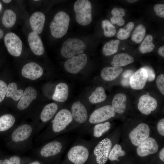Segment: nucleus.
I'll list each match as a JSON object with an SVG mask.
<instances>
[{
  "instance_id": "obj_4",
  "label": "nucleus",
  "mask_w": 164,
  "mask_h": 164,
  "mask_svg": "<svg viewBox=\"0 0 164 164\" xmlns=\"http://www.w3.org/2000/svg\"><path fill=\"white\" fill-rule=\"evenodd\" d=\"M87 61V56L85 54L75 55L66 60L64 64V68L68 72L75 74L85 67Z\"/></svg>"
},
{
  "instance_id": "obj_44",
  "label": "nucleus",
  "mask_w": 164,
  "mask_h": 164,
  "mask_svg": "<svg viewBox=\"0 0 164 164\" xmlns=\"http://www.w3.org/2000/svg\"><path fill=\"white\" fill-rule=\"evenodd\" d=\"M11 164H20L21 160L20 158L17 156H13L10 158L9 159Z\"/></svg>"
},
{
  "instance_id": "obj_11",
  "label": "nucleus",
  "mask_w": 164,
  "mask_h": 164,
  "mask_svg": "<svg viewBox=\"0 0 164 164\" xmlns=\"http://www.w3.org/2000/svg\"><path fill=\"white\" fill-rule=\"evenodd\" d=\"M159 145L155 140L148 137L142 141L138 146L136 152L138 155L145 157L157 152Z\"/></svg>"
},
{
  "instance_id": "obj_40",
  "label": "nucleus",
  "mask_w": 164,
  "mask_h": 164,
  "mask_svg": "<svg viewBox=\"0 0 164 164\" xmlns=\"http://www.w3.org/2000/svg\"><path fill=\"white\" fill-rule=\"evenodd\" d=\"M7 86L3 81L0 80V103L4 99L6 94Z\"/></svg>"
},
{
  "instance_id": "obj_36",
  "label": "nucleus",
  "mask_w": 164,
  "mask_h": 164,
  "mask_svg": "<svg viewBox=\"0 0 164 164\" xmlns=\"http://www.w3.org/2000/svg\"><path fill=\"white\" fill-rule=\"evenodd\" d=\"M101 25L104 35L105 36L111 37L115 35L116 33V29L108 20H103Z\"/></svg>"
},
{
  "instance_id": "obj_9",
  "label": "nucleus",
  "mask_w": 164,
  "mask_h": 164,
  "mask_svg": "<svg viewBox=\"0 0 164 164\" xmlns=\"http://www.w3.org/2000/svg\"><path fill=\"white\" fill-rule=\"evenodd\" d=\"M89 155L87 149L81 145L74 146L67 153L69 160L74 164H83L87 160Z\"/></svg>"
},
{
  "instance_id": "obj_5",
  "label": "nucleus",
  "mask_w": 164,
  "mask_h": 164,
  "mask_svg": "<svg viewBox=\"0 0 164 164\" xmlns=\"http://www.w3.org/2000/svg\"><path fill=\"white\" fill-rule=\"evenodd\" d=\"M4 41L7 50L11 55L16 57L21 55L22 43L17 35L13 32H9L5 36Z\"/></svg>"
},
{
  "instance_id": "obj_39",
  "label": "nucleus",
  "mask_w": 164,
  "mask_h": 164,
  "mask_svg": "<svg viewBox=\"0 0 164 164\" xmlns=\"http://www.w3.org/2000/svg\"><path fill=\"white\" fill-rule=\"evenodd\" d=\"M156 83L158 88L163 95L164 94V75L160 74L157 77Z\"/></svg>"
},
{
  "instance_id": "obj_27",
  "label": "nucleus",
  "mask_w": 164,
  "mask_h": 164,
  "mask_svg": "<svg viewBox=\"0 0 164 164\" xmlns=\"http://www.w3.org/2000/svg\"><path fill=\"white\" fill-rule=\"evenodd\" d=\"M107 97L104 89L98 87L92 93L89 97V100L92 104H96L104 101Z\"/></svg>"
},
{
  "instance_id": "obj_3",
  "label": "nucleus",
  "mask_w": 164,
  "mask_h": 164,
  "mask_svg": "<svg viewBox=\"0 0 164 164\" xmlns=\"http://www.w3.org/2000/svg\"><path fill=\"white\" fill-rule=\"evenodd\" d=\"M86 45L82 40L69 38L63 43L61 50L62 55L69 58L77 55L82 54Z\"/></svg>"
},
{
  "instance_id": "obj_52",
  "label": "nucleus",
  "mask_w": 164,
  "mask_h": 164,
  "mask_svg": "<svg viewBox=\"0 0 164 164\" xmlns=\"http://www.w3.org/2000/svg\"><path fill=\"white\" fill-rule=\"evenodd\" d=\"M3 160H0V164H3Z\"/></svg>"
},
{
  "instance_id": "obj_53",
  "label": "nucleus",
  "mask_w": 164,
  "mask_h": 164,
  "mask_svg": "<svg viewBox=\"0 0 164 164\" xmlns=\"http://www.w3.org/2000/svg\"><path fill=\"white\" fill-rule=\"evenodd\" d=\"M39 0H34V1H39Z\"/></svg>"
},
{
  "instance_id": "obj_33",
  "label": "nucleus",
  "mask_w": 164,
  "mask_h": 164,
  "mask_svg": "<svg viewBox=\"0 0 164 164\" xmlns=\"http://www.w3.org/2000/svg\"><path fill=\"white\" fill-rule=\"evenodd\" d=\"M145 33L146 29L145 26L142 24H139L133 31L132 36V39L136 43H139L143 40Z\"/></svg>"
},
{
  "instance_id": "obj_6",
  "label": "nucleus",
  "mask_w": 164,
  "mask_h": 164,
  "mask_svg": "<svg viewBox=\"0 0 164 164\" xmlns=\"http://www.w3.org/2000/svg\"><path fill=\"white\" fill-rule=\"evenodd\" d=\"M70 111L66 109L60 110L56 114L53 121L52 128L55 132H59L63 130L73 120Z\"/></svg>"
},
{
  "instance_id": "obj_28",
  "label": "nucleus",
  "mask_w": 164,
  "mask_h": 164,
  "mask_svg": "<svg viewBox=\"0 0 164 164\" xmlns=\"http://www.w3.org/2000/svg\"><path fill=\"white\" fill-rule=\"evenodd\" d=\"M18 86L14 82L10 83L7 86L6 96L11 97L15 101H17L20 99L24 91L22 89H17Z\"/></svg>"
},
{
  "instance_id": "obj_29",
  "label": "nucleus",
  "mask_w": 164,
  "mask_h": 164,
  "mask_svg": "<svg viewBox=\"0 0 164 164\" xmlns=\"http://www.w3.org/2000/svg\"><path fill=\"white\" fill-rule=\"evenodd\" d=\"M15 121L14 117L11 114H6L0 117V131L8 130L12 127Z\"/></svg>"
},
{
  "instance_id": "obj_25",
  "label": "nucleus",
  "mask_w": 164,
  "mask_h": 164,
  "mask_svg": "<svg viewBox=\"0 0 164 164\" xmlns=\"http://www.w3.org/2000/svg\"><path fill=\"white\" fill-rule=\"evenodd\" d=\"M58 109V106L55 103L49 104L45 106L41 112L40 118L44 122L49 121L54 116Z\"/></svg>"
},
{
  "instance_id": "obj_23",
  "label": "nucleus",
  "mask_w": 164,
  "mask_h": 164,
  "mask_svg": "<svg viewBox=\"0 0 164 164\" xmlns=\"http://www.w3.org/2000/svg\"><path fill=\"white\" fill-rule=\"evenodd\" d=\"M122 71L123 69L121 67H105L101 70V75L104 80L107 81H111L117 78Z\"/></svg>"
},
{
  "instance_id": "obj_54",
  "label": "nucleus",
  "mask_w": 164,
  "mask_h": 164,
  "mask_svg": "<svg viewBox=\"0 0 164 164\" xmlns=\"http://www.w3.org/2000/svg\"><path fill=\"white\" fill-rule=\"evenodd\" d=\"M0 8H1V6H0Z\"/></svg>"
},
{
  "instance_id": "obj_38",
  "label": "nucleus",
  "mask_w": 164,
  "mask_h": 164,
  "mask_svg": "<svg viewBox=\"0 0 164 164\" xmlns=\"http://www.w3.org/2000/svg\"><path fill=\"white\" fill-rule=\"evenodd\" d=\"M133 73V71L132 70H127L123 73L121 83L124 86H126L130 85V78Z\"/></svg>"
},
{
  "instance_id": "obj_31",
  "label": "nucleus",
  "mask_w": 164,
  "mask_h": 164,
  "mask_svg": "<svg viewBox=\"0 0 164 164\" xmlns=\"http://www.w3.org/2000/svg\"><path fill=\"white\" fill-rule=\"evenodd\" d=\"M16 20V15L15 12L11 9H7L4 12L2 19L3 26L7 28H10L15 24Z\"/></svg>"
},
{
  "instance_id": "obj_22",
  "label": "nucleus",
  "mask_w": 164,
  "mask_h": 164,
  "mask_svg": "<svg viewBox=\"0 0 164 164\" xmlns=\"http://www.w3.org/2000/svg\"><path fill=\"white\" fill-rule=\"evenodd\" d=\"M68 94L69 89L67 84L64 83H60L56 85L52 98L54 101L63 102L67 100Z\"/></svg>"
},
{
  "instance_id": "obj_43",
  "label": "nucleus",
  "mask_w": 164,
  "mask_h": 164,
  "mask_svg": "<svg viewBox=\"0 0 164 164\" xmlns=\"http://www.w3.org/2000/svg\"><path fill=\"white\" fill-rule=\"evenodd\" d=\"M158 132L162 136H164V119L162 118L158 122L157 125Z\"/></svg>"
},
{
  "instance_id": "obj_8",
  "label": "nucleus",
  "mask_w": 164,
  "mask_h": 164,
  "mask_svg": "<svg viewBox=\"0 0 164 164\" xmlns=\"http://www.w3.org/2000/svg\"><path fill=\"white\" fill-rule=\"evenodd\" d=\"M115 114L111 105H105L95 110L91 115L89 121L92 124L99 123L114 117Z\"/></svg>"
},
{
  "instance_id": "obj_46",
  "label": "nucleus",
  "mask_w": 164,
  "mask_h": 164,
  "mask_svg": "<svg viewBox=\"0 0 164 164\" xmlns=\"http://www.w3.org/2000/svg\"><path fill=\"white\" fill-rule=\"evenodd\" d=\"M160 159L163 162L164 161V148L163 147L160 150L159 153Z\"/></svg>"
},
{
  "instance_id": "obj_18",
  "label": "nucleus",
  "mask_w": 164,
  "mask_h": 164,
  "mask_svg": "<svg viewBox=\"0 0 164 164\" xmlns=\"http://www.w3.org/2000/svg\"><path fill=\"white\" fill-rule=\"evenodd\" d=\"M28 40L30 48L35 55L40 56L43 54L44 49L43 43L37 34L33 32H30L28 36Z\"/></svg>"
},
{
  "instance_id": "obj_21",
  "label": "nucleus",
  "mask_w": 164,
  "mask_h": 164,
  "mask_svg": "<svg viewBox=\"0 0 164 164\" xmlns=\"http://www.w3.org/2000/svg\"><path fill=\"white\" fill-rule=\"evenodd\" d=\"M127 97L123 93H119L114 97L112 102V107L116 113L121 114L125 111Z\"/></svg>"
},
{
  "instance_id": "obj_42",
  "label": "nucleus",
  "mask_w": 164,
  "mask_h": 164,
  "mask_svg": "<svg viewBox=\"0 0 164 164\" xmlns=\"http://www.w3.org/2000/svg\"><path fill=\"white\" fill-rule=\"evenodd\" d=\"M146 70L148 75L147 80L149 82L153 81L155 77V74L152 68L148 66H145L143 67Z\"/></svg>"
},
{
  "instance_id": "obj_17",
  "label": "nucleus",
  "mask_w": 164,
  "mask_h": 164,
  "mask_svg": "<svg viewBox=\"0 0 164 164\" xmlns=\"http://www.w3.org/2000/svg\"><path fill=\"white\" fill-rule=\"evenodd\" d=\"M71 113L73 118L80 123H85L88 118L86 109L83 104L79 101L76 102L73 104Z\"/></svg>"
},
{
  "instance_id": "obj_32",
  "label": "nucleus",
  "mask_w": 164,
  "mask_h": 164,
  "mask_svg": "<svg viewBox=\"0 0 164 164\" xmlns=\"http://www.w3.org/2000/svg\"><path fill=\"white\" fill-rule=\"evenodd\" d=\"M152 41V36L151 35H147L139 46V50L140 52L143 54L152 51L155 47Z\"/></svg>"
},
{
  "instance_id": "obj_13",
  "label": "nucleus",
  "mask_w": 164,
  "mask_h": 164,
  "mask_svg": "<svg viewBox=\"0 0 164 164\" xmlns=\"http://www.w3.org/2000/svg\"><path fill=\"white\" fill-rule=\"evenodd\" d=\"M146 70L142 67L133 73L130 80V85L133 89L140 90L145 87L147 81Z\"/></svg>"
},
{
  "instance_id": "obj_16",
  "label": "nucleus",
  "mask_w": 164,
  "mask_h": 164,
  "mask_svg": "<svg viewBox=\"0 0 164 164\" xmlns=\"http://www.w3.org/2000/svg\"><path fill=\"white\" fill-rule=\"evenodd\" d=\"M45 21L44 14L39 11L33 13L29 19L31 27L34 33L40 34L43 29Z\"/></svg>"
},
{
  "instance_id": "obj_51",
  "label": "nucleus",
  "mask_w": 164,
  "mask_h": 164,
  "mask_svg": "<svg viewBox=\"0 0 164 164\" xmlns=\"http://www.w3.org/2000/svg\"><path fill=\"white\" fill-rule=\"evenodd\" d=\"M30 164H40V163L38 161H34L30 163Z\"/></svg>"
},
{
  "instance_id": "obj_7",
  "label": "nucleus",
  "mask_w": 164,
  "mask_h": 164,
  "mask_svg": "<svg viewBox=\"0 0 164 164\" xmlns=\"http://www.w3.org/2000/svg\"><path fill=\"white\" fill-rule=\"evenodd\" d=\"M112 145L110 139L105 138L102 140L96 146L94 152L98 163L104 164L107 162Z\"/></svg>"
},
{
  "instance_id": "obj_34",
  "label": "nucleus",
  "mask_w": 164,
  "mask_h": 164,
  "mask_svg": "<svg viewBox=\"0 0 164 164\" xmlns=\"http://www.w3.org/2000/svg\"><path fill=\"white\" fill-rule=\"evenodd\" d=\"M134 25L133 22L128 23L125 27L119 29L117 34V37L121 40L128 39L134 28Z\"/></svg>"
},
{
  "instance_id": "obj_30",
  "label": "nucleus",
  "mask_w": 164,
  "mask_h": 164,
  "mask_svg": "<svg viewBox=\"0 0 164 164\" xmlns=\"http://www.w3.org/2000/svg\"><path fill=\"white\" fill-rule=\"evenodd\" d=\"M119 43V40L112 39L106 43L102 49L103 54L109 56L116 53L118 51Z\"/></svg>"
},
{
  "instance_id": "obj_41",
  "label": "nucleus",
  "mask_w": 164,
  "mask_h": 164,
  "mask_svg": "<svg viewBox=\"0 0 164 164\" xmlns=\"http://www.w3.org/2000/svg\"><path fill=\"white\" fill-rule=\"evenodd\" d=\"M154 10L156 15L160 17L164 18V4H156L154 7Z\"/></svg>"
},
{
  "instance_id": "obj_50",
  "label": "nucleus",
  "mask_w": 164,
  "mask_h": 164,
  "mask_svg": "<svg viewBox=\"0 0 164 164\" xmlns=\"http://www.w3.org/2000/svg\"><path fill=\"white\" fill-rule=\"evenodd\" d=\"M2 1L5 3H8L10 2L11 1V0H3Z\"/></svg>"
},
{
  "instance_id": "obj_26",
  "label": "nucleus",
  "mask_w": 164,
  "mask_h": 164,
  "mask_svg": "<svg viewBox=\"0 0 164 164\" xmlns=\"http://www.w3.org/2000/svg\"><path fill=\"white\" fill-rule=\"evenodd\" d=\"M112 15L110 19L111 23L113 24H117L121 26L125 23V21L123 18L125 14L124 9L122 8H114L111 11Z\"/></svg>"
},
{
  "instance_id": "obj_14",
  "label": "nucleus",
  "mask_w": 164,
  "mask_h": 164,
  "mask_svg": "<svg viewBox=\"0 0 164 164\" xmlns=\"http://www.w3.org/2000/svg\"><path fill=\"white\" fill-rule=\"evenodd\" d=\"M43 73L42 68L38 64L33 62L25 64L21 71L22 75L24 77L32 80L39 78Z\"/></svg>"
},
{
  "instance_id": "obj_2",
  "label": "nucleus",
  "mask_w": 164,
  "mask_h": 164,
  "mask_svg": "<svg viewBox=\"0 0 164 164\" xmlns=\"http://www.w3.org/2000/svg\"><path fill=\"white\" fill-rule=\"evenodd\" d=\"M92 6L88 0H78L74 3V10L77 22L84 26L89 24L92 20Z\"/></svg>"
},
{
  "instance_id": "obj_35",
  "label": "nucleus",
  "mask_w": 164,
  "mask_h": 164,
  "mask_svg": "<svg viewBox=\"0 0 164 164\" xmlns=\"http://www.w3.org/2000/svg\"><path fill=\"white\" fill-rule=\"evenodd\" d=\"M111 124L108 121L96 125L94 128V136L96 138L100 137L109 130Z\"/></svg>"
},
{
  "instance_id": "obj_49",
  "label": "nucleus",
  "mask_w": 164,
  "mask_h": 164,
  "mask_svg": "<svg viewBox=\"0 0 164 164\" xmlns=\"http://www.w3.org/2000/svg\"><path fill=\"white\" fill-rule=\"evenodd\" d=\"M138 0H127V1L130 3H134L137 1Z\"/></svg>"
},
{
  "instance_id": "obj_45",
  "label": "nucleus",
  "mask_w": 164,
  "mask_h": 164,
  "mask_svg": "<svg viewBox=\"0 0 164 164\" xmlns=\"http://www.w3.org/2000/svg\"><path fill=\"white\" fill-rule=\"evenodd\" d=\"M158 53L162 57H164V46H162L158 50Z\"/></svg>"
},
{
  "instance_id": "obj_37",
  "label": "nucleus",
  "mask_w": 164,
  "mask_h": 164,
  "mask_svg": "<svg viewBox=\"0 0 164 164\" xmlns=\"http://www.w3.org/2000/svg\"><path fill=\"white\" fill-rule=\"evenodd\" d=\"M125 153V152L122 150L121 145L116 144L114 145L111 150L108 158L111 161L115 160L118 161V157L124 156Z\"/></svg>"
},
{
  "instance_id": "obj_19",
  "label": "nucleus",
  "mask_w": 164,
  "mask_h": 164,
  "mask_svg": "<svg viewBox=\"0 0 164 164\" xmlns=\"http://www.w3.org/2000/svg\"><path fill=\"white\" fill-rule=\"evenodd\" d=\"M32 128L28 124L22 125L16 128L12 135V140L18 142L23 141L28 138L31 135Z\"/></svg>"
},
{
  "instance_id": "obj_12",
  "label": "nucleus",
  "mask_w": 164,
  "mask_h": 164,
  "mask_svg": "<svg viewBox=\"0 0 164 164\" xmlns=\"http://www.w3.org/2000/svg\"><path fill=\"white\" fill-rule=\"evenodd\" d=\"M158 104L156 100L148 94H144L139 98L138 107L142 113L148 115L157 108Z\"/></svg>"
},
{
  "instance_id": "obj_48",
  "label": "nucleus",
  "mask_w": 164,
  "mask_h": 164,
  "mask_svg": "<svg viewBox=\"0 0 164 164\" xmlns=\"http://www.w3.org/2000/svg\"><path fill=\"white\" fill-rule=\"evenodd\" d=\"M4 35L3 31L0 29V39Z\"/></svg>"
},
{
  "instance_id": "obj_1",
  "label": "nucleus",
  "mask_w": 164,
  "mask_h": 164,
  "mask_svg": "<svg viewBox=\"0 0 164 164\" xmlns=\"http://www.w3.org/2000/svg\"><path fill=\"white\" fill-rule=\"evenodd\" d=\"M70 21L69 15L65 12L60 11L56 13L50 26L52 35L56 38L64 36L67 33Z\"/></svg>"
},
{
  "instance_id": "obj_20",
  "label": "nucleus",
  "mask_w": 164,
  "mask_h": 164,
  "mask_svg": "<svg viewBox=\"0 0 164 164\" xmlns=\"http://www.w3.org/2000/svg\"><path fill=\"white\" fill-rule=\"evenodd\" d=\"M61 143L57 141L49 142L44 145L41 150L42 156L47 157L55 155L60 152L62 149Z\"/></svg>"
},
{
  "instance_id": "obj_15",
  "label": "nucleus",
  "mask_w": 164,
  "mask_h": 164,
  "mask_svg": "<svg viewBox=\"0 0 164 164\" xmlns=\"http://www.w3.org/2000/svg\"><path fill=\"white\" fill-rule=\"evenodd\" d=\"M37 95V92L33 87L31 86L26 87L17 104V108L23 110L27 108L31 102L36 98Z\"/></svg>"
},
{
  "instance_id": "obj_10",
  "label": "nucleus",
  "mask_w": 164,
  "mask_h": 164,
  "mask_svg": "<svg viewBox=\"0 0 164 164\" xmlns=\"http://www.w3.org/2000/svg\"><path fill=\"white\" fill-rule=\"evenodd\" d=\"M150 129L149 126L144 123L139 124L130 132L129 137L132 143L135 146L149 137Z\"/></svg>"
},
{
  "instance_id": "obj_24",
  "label": "nucleus",
  "mask_w": 164,
  "mask_h": 164,
  "mask_svg": "<svg viewBox=\"0 0 164 164\" xmlns=\"http://www.w3.org/2000/svg\"><path fill=\"white\" fill-rule=\"evenodd\" d=\"M134 61V58L129 55L121 53L114 56L111 64L114 67H120L126 66Z\"/></svg>"
},
{
  "instance_id": "obj_47",
  "label": "nucleus",
  "mask_w": 164,
  "mask_h": 164,
  "mask_svg": "<svg viewBox=\"0 0 164 164\" xmlns=\"http://www.w3.org/2000/svg\"><path fill=\"white\" fill-rule=\"evenodd\" d=\"M3 164H11V163L9 160L5 159L3 160Z\"/></svg>"
}]
</instances>
